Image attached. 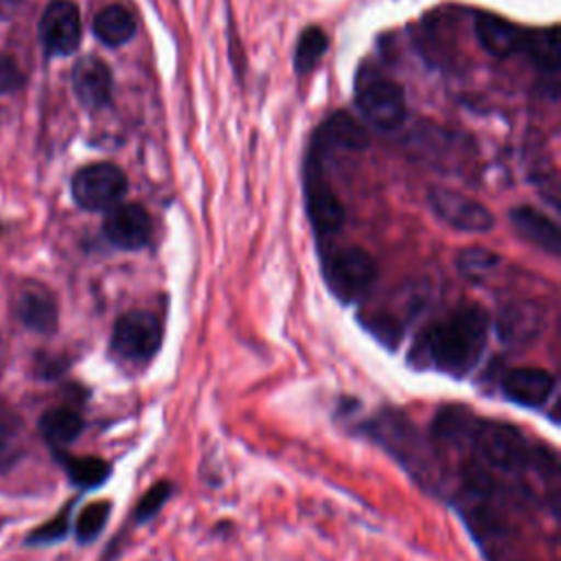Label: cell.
<instances>
[{
    "mask_svg": "<svg viewBox=\"0 0 561 561\" xmlns=\"http://www.w3.org/2000/svg\"><path fill=\"white\" fill-rule=\"evenodd\" d=\"M15 313L35 333H53L57 329V302L46 287H24L18 296Z\"/></svg>",
    "mask_w": 561,
    "mask_h": 561,
    "instance_id": "cell-18",
    "label": "cell"
},
{
    "mask_svg": "<svg viewBox=\"0 0 561 561\" xmlns=\"http://www.w3.org/2000/svg\"><path fill=\"white\" fill-rule=\"evenodd\" d=\"M366 434L383 445V449H388L414 478L423 480V484L434 480V471L430 467L432 458L423 449L416 427L405 416L383 412L375 421L366 423Z\"/></svg>",
    "mask_w": 561,
    "mask_h": 561,
    "instance_id": "cell-3",
    "label": "cell"
},
{
    "mask_svg": "<svg viewBox=\"0 0 561 561\" xmlns=\"http://www.w3.org/2000/svg\"><path fill=\"white\" fill-rule=\"evenodd\" d=\"M162 342V324L151 311L123 313L112 331V353L131 364L149 362Z\"/></svg>",
    "mask_w": 561,
    "mask_h": 561,
    "instance_id": "cell-5",
    "label": "cell"
},
{
    "mask_svg": "<svg viewBox=\"0 0 561 561\" xmlns=\"http://www.w3.org/2000/svg\"><path fill=\"white\" fill-rule=\"evenodd\" d=\"M24 77L15 59L7 53H0V92H15L22 85Z\"/></svg>",
    "mask_w": 561,
    "mask_h": 561,
    "instance_id": "cell-30",
    "label": "cell"
},
{
    "mask_svg": "<svg viewBox=\"0 0 561 561\" xmlns=\"http://www.w3.org/2000/svg\"><path fill=\"white\" fill-rule=\"evenodd\" d=\"M491 329V316L480 305H465L421 331L410 348V364L460 379L480 362Z\"/></svg>",
    "mask_w": 561,
    "mask_h": 561,
    "instance_id": "cell-1",
    "label": "cell"
},
{
    "mask_svg": "<svg viewBox=\"0 0 561 561\" xmlns=\"http://www.w3.org/2000/svg\"><path fill=\"white\" fill-rule=\"evenodd\" d=\"M502 394L522 408H543L552 397L557 381L552 373L537 366H517L504 373L500 381Z\"/></svg>",
    "mask_w": 561,
    "mask_h": 561,
    "instance_id": "cell-12",
    "label": "cell"
},
{
    "mask_svg": "<svg viewBox=\"0 0 561 561\" xmlns=\"http://www.w3.org/2000/svg\"><path fill=\"white\" fill-rule=\"evenodd\" d=\"M322 276L342 302H355L377 278L375 259L359 245H337L322 254Z\"/></svg>",
    "mask_w": 561,
    "mask_h": 561,
    "instance_id": "cell-4",
    "label": "cell"
},
{
    "mask_svg": "<svg viewBox=\"0 0 561 561\" xmlns=\"http://www.w3.org/2000/svg\"><path fill=\"white\" fill-rule=\"evenodd\" d=\"M469 451L482 469H493L500 473H519L530 467L533 449L526 436L508 423L478 419Z\"/></svg>",
    "mask_w": 561,
    "mask_h": 561,
    "instance_id": "cell-2",
    "label": "cell"
},
{
    "mask_svg": "<svg viewBox=\"0 0 561 561\" xmlns=\"http://www.w3.org/2000/svg\"><path fill=\"white\" fill-rule=\"evenodd\" d=\"M83 425H85L83 416L77 410L66 405L50 408L39 419V432L46 438V443L53 445L55 449L77 440L79 434L83 432Z\"/></svg>",
    "mask_w": 561,
    "mask_h": 561,
    "instance_id": "cell-21",
    "label": "cell"
},
{
    "mask_svg": "<svg viewBox=\"0 0 561 561\" xmlns=\"http://www.w3.org/2000/svg\"><path fill=\"white\" fill-rule=\"evenodd\" d=\"M364 327L388 348H397V342L403 337V324L390 313H370Z\"/></svg>",
    "mask_w": 561,
    "mask_h": 561,
    "instance_id": "cell-28",
    "label": "cell"
},
{
    "mask_svg": "<svg viewBox=\"0 0 561 561\" xmlns=\"http://www.w3.org/2000/svg\"><path fill=\"white\" fill-rule=\"evenodd\" d=\"M515 232L550 256L561 254V232L554 219L533 206H517L508 213Z\"/></svg>",
    "mask_w": 561,
    "mask_h": 561,
    "instance_id": "cell-15",
    "label": "cell"
},
{
    "mask_svg": "<svg viewBox=\"0 0 561 561\" xmlns=\"http://www.w3.org/2000/svg\"><path fill=\"white\" fill-rule=\"evenodd\" d=\"M329 48V37L320 26H307L296 42V53H294V68L300 75L311 72L320 59L324 57Z\"/></svg>",
    "mask_w": 561,
    "mask_h": 561,
    "instance_id": "cell-24",
    "label": "cell"
},
{
    "mask_svg": "<svg viewBox=\"0 0 561 561\" xmlns=\"http://www.w3.org/2000/svg\"><path fill=\"white\" fill-rule=\"evenodd\" d=\"M497 263H500V256L486 248H467L456 259L460 274L473 280L486 276Z\"/></svg>",
    "mask_w": 561,
    "mask_h": 561,
    "instance_id": "cell-26",
    "label": "cell"
},
{
    "mask_svg": "<svg viewBox=\"0 0 561 561\" xmlns=\"http://www.w3.org/2000/svg\"><path fill=\"white\" fill-rule=\"evenodd\" d=\"M72 90L90 107H105L112 99V72L99 57H81L72 68Z\"/></svg>",
    "mask_w": 561,
    "mask_h": 561,
    "instance_id": "cell-14",
    "label": "cell"
},
{
    "mask_svg": "<svg viewBox=\"0 0 561 561\" xmlns=\"http://www.w3.org/2000/svg\"><path fill=\"white\" fill-rule=\"evenodd\" d=\"M151 217L140 204H116L103 219L105 239L121 250L145 248L151 241Z\"/></svg>",
    "mask_w": 561,
    "mask_h": 561,
    "instance_id": "cell-10",
    "label": "cell"
},
{
    "mask_svg": "<svg viewBox=\"0 0 561 561\" xmlns=\"http://www.w3.org/2000/svg\"><path fill=\"white\" fill-rule=\"evenodd\" d=\"M68 513H70V504L57 517H53L48 524L33 530L31 537H28V543H39L42 546V543H53V541L64 539L66 533H68Z\"/></svg>",
    "mask_w": 561,
    "mask_h": 561,
    "instance_id": "cell-29",
    "label": "cell"
},
{
    "mask_svg": "<svg viewBox=\"0 0 561 561\" xmlns=\"http://www.w3.org/2000/svg\"><path fill=\"white\" fill-rule=\"evenodd\" d=\"M476 423H478V416L467 408H460V405L443 408L440 412H436L430 427L434 447L469 449V440Z\"/></svg>",
    "mask_w": 561,
    "mask_h": 561,
    "instance_id": "cell-17",
    "label": "cell"
},
{
    "mask_svg": "<svg viewBox=\"0 0 561 561\" xmlns=\"http://www.w3.org/2000/svg\"><path fill=\"white\" fill-rule=\"evenodd\" d=\"M39 39L50 55H70L81 42V13L70 0H53L39 20Z\"/></svg>",
    "mask_w": 561,
    "mask_h": 561,
    "instance_id": "cell-9",
    "label": "cell"
},
{
    "mask_svg": "<svg viewBox=\"0 0 561 561\" xmlns=\"http://www.w3.org/2000/svg\"><path fill=\"white\" fill-rule=\"evenodd\" d=\"M59 462L64 465L72 484L81 489L101 486L112 473L110 465L94 456H59Z\"/></svg>",
    "mask_w": 561,
    "mask_h": 561,
    "instance_id": "cell-23",
    "label": "cell"
},
{
    "mask_svg": "<svg viewBox=\"0 0 561 561\" xmlns=\"http://www.w3.org/2000/svg\"><path fill=\"white\" fill-rule=\"evenodd\" d=\"M92 31L105 46H123L136 35V18L129 9L110 4L94 15Z\"/></svg>",
    "mask_w": 561,
    "mask_h": 561,
    "instance_id": "cell-20",
    "label": "cell"
},
{
    "mask_svg": "<svg viewBox=\"0 0 561 561\" xmlns=\"http://www.w3.org/2000/svg\"><path fill=\"white\" fill-rule=\"evenodd\" d=\"M357 107L366 123L379 131L399 129L408 114L403 88L386 77H370L359 85Z\"/></svg>",
    "mask_w": 561,
    "mask_h": 561,
    "instance_id": "cell-6",
    "label": "cell"
},
{
    "mask_svg": "<svg viewBox=\"0 0 561 561\" xmlns=\"http://www.w3.org/2000/svg\"><path fill=\"white\" fill-rule=\"evenodd\" d=\"M543 329V313L530 300L506 302L495 318V333L502 344L511 348H524L535 342Z\"/></svg>",
    "mask_w": 561,
    "mask_h": 561,
    "instance_id": "cell-11",
    "label": "cell"
},
{
    "mask_svg": "<svg viewBox=\"0 0 561 561\" xmlns=\"http://www.w3.org/2000/svg\"><path fill=\"white\" fill-rule=\"evenodd\" d=\"M368 136L355 118H351L346 112H335L329 116L322 127L316 134L313 147L324 151V149H346V151H359L366 149Z\"/></svg>",
    "mask_w": 561,
    "mask_h": 561,
    "instance_id": "cell-19",
    "label": "cell"
},
{
    "mask_svg": "<svg viewBox=\"0 0 561 561\" xmlns=\"http://www.w3.org/2000/svg\"><path fill=\"white\" fill-rule=\"evenodd\" d=\"M526 33L528 31L519 28L517 24H513L500 15L480 13L476 20V35H478L480 46L497 59H506V57L515 55L517 50H522L524 42H526Z\"/></svg>",
    "mask_w": 561,
    "mask_h": 561,
    "instance_id": "cell-16",
    "label": "cell"
},
{
    "mask_svg": "<svg viewBox=\"0 0 561 561\" xmlns=\"http://www.w3.org/2000/svg\"><path fill=\"white\" fill-rule=\"evenodd\" d=\"M307 215L311 219L318 239L335 234L346 217L344 204L337 195L320 180V171H311L307 178Z\"/></svg>",
    "mask_w": 561,
    "mask_h": 561,
    "instance_id": "cell-13",
    "label": "cell"
},
{
    "mask_svg": "<svg viewBox=\"0 0 561 561\" xmlns=\"http://www.w3.org/2000/svg\"><path fill=\"white\" fill-rule=\"evenodd\" d=\"M173 495V484L162 480V482H156L151 489H147V493L138 500L136 504V511H134V519L136 522H149L164 504L167 500Z\"/></svg>",
    "mask_w": 561,
    "mask_h": 561,
    "instance_id": "cell-27",
    "label": "cell"
},
{
    "mask_svg": "<svg viewBox=\"0 0 561 561\" xmlns=\"http://www.w3.org/2000/svg\"><path fill=\"white\" fill-rule=\"evenodd\" d=\"M127 191L125 173L112 162H94L72 178V197L85 210H110Z\"/></svg>",
    "mask_w": 561,
    "mask_h": 561,
    "instance_id": "cell-7",
    "label": "cell"
},
{
    "mask_svg": "<svg viewBox=\"0 0 561 561\" xmlns=\"http://www.w3.org/2000/svg\"><path fill=\"white\" fill-rule=\"evenodd\" d=\"M110 511H112V504L107 500H96V502H90L88 506H83L81 513L77 515V524H75L77 539L81 543L94 541L101 535V530L105 528Z\"/></svg>",
    "mask_w": 561,
    "mask_h": 561,
    "instance_id": "cell-25",
    "label": "cell"
},
{
    "mask_svg": "<svg viewBox=\"0 0 561 561\" xmlns=\"http://www.w3.org/2000/svg\"><path fill=\"white\" fill-rule=\"evenodd\" d=\"M524 53H528V57L535 61V66L546 72L557 77L559 72V35L557 28H546V31H530L526 33V42H524Z\"/></svg>",
    "mask_w": 561,
    "mask_h": 561,
    "instance_id": "cell-22",
    "label": "cell"
},
{
    "mask_svg": "<svg viewBox=\"0 0 561 561\" xmlns=\"http://www.w3.org/2000/svg\"><path fill=\"white\" fill-rule=\"evenodd\" d=\"M427 202H430V208L434 210V215L454 230L486 232L495 226L493 213L482 202H478L460 191L434 186L427 195Z\"/></svg>",
    "mask_w": 561,
    "mask_h": 561,
    "instance_id": "cell-8",
    "label": "cell"
}]
</instances>
